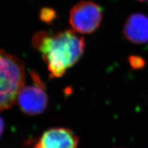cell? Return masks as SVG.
Here are the masks:
<instances>
[{
  "instance_id": "1",
  "label": "cell",
  "mask_w": 148,
  "mask_h": 148,
  "mask_svg": "<svg viewBox=\"0 0 148 148\" xmlns=\"http://www.w3.org/2000/svg\"><path fill=\"white\" fill-rule=\"evenodd\" d=\"M32 44L47 63L51 78L62 76L79 60L85 48L84 38L72 30L53 35L39 32L32 38Z\"/></svg>"
},
{
  "instance_id": "2",
  "label": "cell",
  "mask_w": 148,
  "mask_h": 148,
  "mask_svg": "<svg viewBox=\"0 0 148 148\" xmlns=\"http://www.w3.org/2000/svg\"><path fill=\"white\" fill-rule=\"evenodd\" d=\"M25 75L21 60L0 49V111L11 108L17 101Z\"/></svg>"
},
{
  "instance_id": "3",
  "label": "cell",
  "mask_w": 148,
  "mask_h": 148,
  "mask_svg": "<svg viewBox=\"0 0 148 148\" xmlns=\"http://www.w3.org/2000/svg\"><path fill=\"white\" fill-rule=\"evenodd\" d=\"M103 20L102 9L94 2L82 1L74 6L70 12L69 22L73 31L82 34H90L99 27Z\"/></svg>"
},
{
  "instance_id": "4",
  "label": "cell",
  "mask_w": 148,
  "mask_h": 148,
  "mask_svg": "<svg viewBox=\"0 0 148 148\" xmlns=\"http://www.w3.org/2000/svg\"><path fill=\"white\" fill-rule=\"evenodd\" d=\"M32 85L23 87L17 96V102L23 112L30 115L42 113L47 107L48 98L43 82L38 74L31 72Z\"/></svg>"
},
{
  "instance_id": "5",
  "label": "cell",
  "mask_w": 148,
  "mask_h": 148,
  "mask_svg": "<svg viewBox=\"0 0 148 148\" xmlns=\"http://www.w3.org/2000/svg\"><path fill=\"white\" fill-rule=\"evenodd\" d=\"M78 137L70 129L53 128L44 132L34 148H77Z\"/></svg>"
},
{
  "instance_id": "6",
  "label": "cell",
  "mask_w": 148,
  "mask_h": 148,
  "mask_svg": "<svg viewBox=\"0 0 148 148\" xmlns=\"http://www.w3.org/2000/svg\"><path fill=\"white\" fill-rule=\"evenodd\" d=\"M123 35L130 42L140 45L148 42V17L142 13H133L125 22Z\"/></svg>"
},
{
  "instance_id": "7",
  "label": "cell",
  "mask_w": 148,
  "mask_h": 148,
  "mask_svg": "<svg viewBox=\"0 0 148 148\" xmlns=\"http://www.w3.org/2000/svg\"><path fill=\"white\" fill-rule=\"evenodd\" d=\"M128 61L130 66L133 69L135 70H140L143 69L146 66L145 59L140 56L138 55H130L128 58Z\"/></svg>"
},
{
  "instance_id": "8",
  "label": "cell",
  "mask_w": 148,
  "mask_h": 148,
  "mask_svg": "<svg viewBox=\"0 0 148 148\" xmlns=\"http://www.w3.org/2000/svg\"><path fill=\"white\" fill-rule=\"evenodd\" d=\"M56 17V14L53 9L45 8L41 9L40 13V19L47 24L52 22Z\"/></svg>"
},
{
  "instance_id": "9",
  "label": "cell",
  "mask_w": 148,
  "mask_h": 148,
  "mask_svg": "<svg viewBox=\"0 0 148 148\" xmlns=\"http://www.w3.org/2000/svg\"><path fill=\"white\" fill-rule=\"evenodd\" d=\"M4 124L3 119L1 117H0V137L1 136L3 130H4Z\"/></svg>"
},
{
  "instance_id": "10",
  "label": "cell",
  "mask_w": 148,
  "mask_h": 148,
  "mask_svg": "<svg viewBox=\"0 0 148 148\" xmlns=\"http://www.w3.org/2000/svg\"><path fill=\"white\" fill-rule=\"evenodd\" d=\"M136 1H140V2H146V1H147L148 0H136Z\"/></svg>"
}]
</instances>
